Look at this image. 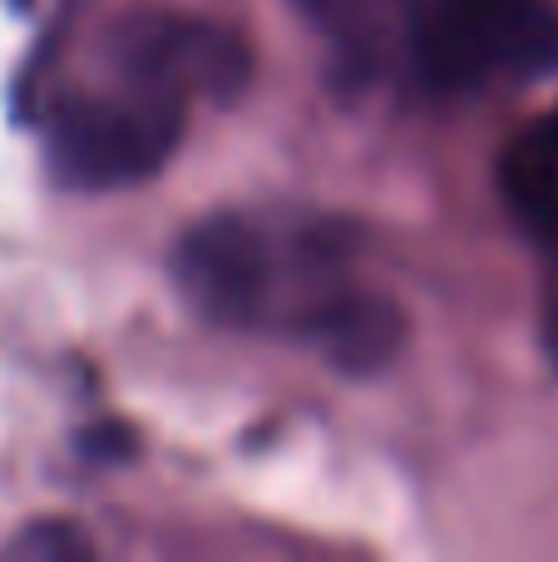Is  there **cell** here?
Wrapping results in <instances>:
<instances>
[{
    "mask_svg": "<svg viewBox=\"0 0 558 562\" xmlns=\"http://www.w3.org/2000/svg\"><path fill=\"white\" fill-rule=\"evenodd\" d=\"M99 65L114 75L144 79L178 99H208L227 104L243 94L253 55L227 25L203 15H178V10H138L119 20L99 45Z\"/></svg>",
    "mask_w": 558,
    "mask_h": 562,
    "instance_id": "4",
    "label": "cell"
},
{
    "mask_svg": "<svg viewBox=\"0 0 558 562\" xmlns=\"http://www.w3.org/2000/svg\"><path fill=\"white\" fill-rule=\"evenodd\" d=\"M539 346H544V360L554 366L558 375V262L549 281H544V301H539Z\"/></svg>",
    "mask_w": 558,
    "mask_h": 562,
    "instance_id": "7",
    "label": "cell"
},
{
    "mask_svg": "<svg viewBox=\"0 0 558 562\" xmlns=\"http://www.w3.org/2000/svg\"><path fill=\"white\" fill-rule=\"evenodd\" d=\"M411 45L435 89L529 85L558 69V0H425Z\"/></svg>",
    "mask_w": 558,
    "mask_h": 562,
    "instance_id": "3",
    "label": "cell"
},
{
    "mask_svg": "<svg viewBox=\"0 0 558 562\" xmlns=\"http://www.w3.org/2000/svg\"><path fill=\"white\" fill-rule=\"evenodd\" d=\"M188 109L193 104L168 89L104 69V85L59 99L49 114V173L75 193H119L148 183L183 144Z\"/></svg>",
    "mask_w": 558,
    "mask_h": 562,
    "instance_id": "2",
    "label": "cell"
},
{
    "mask_svg": "<svg viewBox=\"0 0 558 562\" xmlns=\"http://www.w3.org/2000/svg\"><path fill=\"white\" fill-rule=\"evenodd\" d=\"M174 281L198 316L282 330L342 370H381L405 316L351 277V233L326 217L213 213L178 237Z\"/></svg>",
    "mask_w": 558,
    "mask_h": 562,
    "instance_id": "1",
    "label": "cell"
},
{
    "mask_svg": "<svg viewBox=\"0 0 558 562\" xmlns=\"http://www.w3.org/2000/svg\"><path fill=\"white\" fill-rule=\"evenodd\" d=\"M10 553H30V558H85L89 543L85 533H75L69 524H40L30 533H20L10 543Z\"/></svg>",
    "mask_w": 558,
    "mask_h": 562,
    "instance_id": "6",
    "label": "cell"
},
{
    "mask_svg": "<svg viewBox=\"0 0 558 562\" xmlns=\"http://www.w3.org/2000/svg\"><path fill=\"white\" fill-rule=\"evenodd\" d=\"M500 198L524 237L558 247V109L534 114L504 144Z\"/></svg>",
    "mask_w": 558,
    "mask_h": 562,
    "instance_id": "5",
    "label": "cell"
}]
</instances>
